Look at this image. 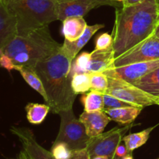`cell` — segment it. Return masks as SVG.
<instances>
[{
    "label": "cell",
    "instance_id": "1",
    "mask_svg": "<svg viewBox=\"0 0 159 159\" xmlns=\"http://www.w3.org/2000/svg\"><path fill=\"white\" fill-rule=\"evenodd\" d=\"M158 23V0L116 8L112 34L115 59L155 34Z\"/></svg>",
    "mask_w": 159,
    "mask_h": 159
},
{
    "label": "cell",
    "instance_id": "2",
    "mask_svg": "<svg viewBox=\"0 0 159 159\" xmlns=\"http://www.w3.org/2000/svg\"><path fill=\"white\" fill-rule=\"evenodd\" d=\"M72 61L61 48L54 55L33 67L43 82L48 96L46 102L53 113L59 114L73 109L77 94L71 87L70 72Z\"/></svg>",
    "mask_w": 159,
    "mask_h": 159
},
{
    "label": "cell",
    "instance_id": "3",
    "mask_svg": "<svg viewBox=\"0 0 159 159\" xmlns=\"http://www.w3.org/2000/svg\"><path fill=\"white\" fill-rule=\"evenodd\" d=\"M61 45L54 40L48 26L20 32L2 51L17 66L33 67L59 51Z\"/></svg>",
    "mask_w": 159,
    "mask_h": 159
},
{
    "label": "cell",
    "instance_id": "4",
    "mask_svg": "<svg viewBox=\"0 0 159 159\" xmlns=\"http://www.w3.org/2000/svg\"><path fill=\"white\" fill-rule=\"evenodd\" d=\"M18 20L19 33L57 20V0H0Z\"/></svg>",
    "mask_w": 159,
    "mask_h": 159
},
{
    "label": "cell",
    "instance_id": "5",
    "mask_svg": "<svg viewBox=\"0 0 159 159\" xmlns=\"http://www.w3.org/2000/svg\"><path fill=\"white\" fill-rule=\"evenodd\" d=\"M59 116L60 130L55 141L66 143L71 150L86 148L91 138L87 135L84 124L75 117L73 109L61 112Z\"/></svg>",
    "mask_w": 159,
    "mask_h": 159
},
{
    "label": "cell",
    "instance_id": "6",
    "mask_svg": "<svg viewBox=\"0 0 159 159\" xmlns=\"http://www.w3.org/2000/svg\"><path fill=\"white\" fill-rule=\"evenodd\" d=\"M107 94L115 96L134 107L159 106V99L141 89L134 84L119 78L109 77Z\"/></svg>",
    "mask_w": 159,
    "mask_h": 159
},
{
    "label": "cell",
    "instance_id": "7",
    "mask_svg": "<svg viewBox=\"0 0 159 159\" xmlns=\"http://www.w3.org/2000/svg\"><path fill=\"white\" fill-rule=\"evenodd\" d=\"M131 127V125H126L124 127H114L112 130L102 133L96 137L91 138L87 144L86 149L91 158L99 155H105L113 159L115 152L125 134Z\"/></svg>",
    "mask_w": 159,
    "mask_h": 159
},
{
    "label": "cell",
    "instance_id": "8",
    "mask_svg": "<svg viewBox=\"0 0 159 159\" xmlns=\"http://www.w3.org/2000/svg\"><path fill=\"white\" fill-rule=\"evenodd\" d=\"M159 60V37L155 34L115 59L114 67Z\"/></svg>",
    "mask_w": 159,
    "mask_h": 159
},
{
    "label": "cell",
    "instance_id": "9",
    "mask_svg": "<svg viewBox=\"0 0 159 159\" xmlns=\"http://www.w3.org/2000/svg\"><path fill=\"white\" fill-rule=\"evenodd\" d=\"M102 6L120 8V5L114 0H57V20L63 22L68 17H83L92 9Z\"/></svg>",
    "mask_w": 159,
    "mask_h": 159
},
{
    "label": "cell",
    "instance_id": "10",
    "mask_svg": "<svg viewBox=\"0 0 159 159\" xmlns=\"http://www.w3.org/2000/svg\"><path fill=\"white\" fill-rule=\"evenodd\" d=\"M159 68V60L138 62L124 66L113 68L104 71L108 77L119 78L127 82H134Z\"/></svg>",
    "mask_w": 159,
    "mask_h": 159
},
{
    "label": "cell",
    "instance_id": "11",
    "mask_svg": "<svg viewBox=\"0 0 159 159\" xmlns=\"http://www.w3.org/2000/svg\"><path fill=\"white\" fill-rule=\"evenodd\" d=\"M10 131L17 137L23 146V150L31 159H56L51 152L38 144L34 133L29 128L12 126Z\"/></svg>",
    "mask_w": 159,
    "mask_h": 159
},
{
    "label": "cell",
    "instance_id": "12",
    "mask_svg": "<svg viewBox=\"0 0 159 159\" xmlns=\"http://www.w3.org/2000/svg\"><path fill=\"white\" fill-rule=\"evenodd\" d=\"M18 34L17 18L0 2V50H3L8 46Z\"/></svg>",
    "mask_w": 159,
    "mask_h": 159
},
{
    "label": "cell",
    "instance_id": "13",
    "mask_svg": "<svg viewBox=\"0 0 159 159\" xmlns=\"http://www.w3.org/2000/svg\"><path fill=\"white\" fill-rule=\"evenodd\" d=\"M79 120L85 126L87 135L89 138H93L103 133L104 129L110 122L111 118L104 110L84 111L79 116Z\"/></svg>",
    "mask_w": 159,
    "mask_h": 159
},
{
    "label": "cell",
    "instance_id": "14",
    "mask_svg": "<svg viewBox=\"0 0 159 159\" xmlns=\"http://www.w3.org/2000/svg\"><path fill=\"white\" fill-rule=\"evenodd\" d=\"M115 56L113 45L107 49L94 50L87 68V73L104 72L114 67Z\"/></svg>",
    "mask_w": 159,
    "mask_h": 159
},
{
    "label": "cell",
    "instance_id": "15",
    "mask_svg": "<svg viewBox=\"0 0 159 159\" xmlns=\"http://www.w3.org/2000/svg\"><path fill=\"white\" fill-rule=\"evenodd\" d=\"M103 24H94L92 26H87L85 33L82 34L80 38L78 39L75 41H69L65 39L63 44L61 46V49L67 57H69L71 60L74 61L76 56L79 54V51L83 48V47L89 42L91 37L97 32L99 30L104 27Z\"/></svg>",
    "mask_w": 159,
    "mask_h": 159
},
{
    "label": "cell",
    "instance_id": "16",
    "mask_svg": "<svg viewBox=\"0 0 159 159\" xmlns=\"http://www.w3.org/2000/svg\"><path fill=\"white\" fill-rule=\"evenodd\" d=\"M144 107L128 106V107H120L116 109H109L104 111L107 113L112 120L119 123L122 125H130L133 124L143 110Z\"/></svg>",
    "mask_w": 159,
    "mask_h": 159
},
{
    "label": "cell",
    "instance_id": "17",
    "mask_svg": "<svg viewBox=\"0 0 159 159\" xmlns=\"http://www.w3.org/2000/svg\"><path fill=\"white\" fill-rule=\"evenodd\" d=\"M62 23V32L65 40L71 42L80 38L88 26L82 16L68 17Z\"/></svg>",
    "mask_w": 159,
    "mask_h": 159
},
{
    "label": "cell",
    "instance_id": "18",
    "mask_svg": "<svg viewBox=\"0 0 159 159\" xmlns=\"http://www.w3.org/2000/svg\"><path fill=\"white\" fill-rule=\"evenodd\" d=\"M15 70H16L20 73L25 82L31 88L34 89L36 92H37L43 98L45 102L48 101V96H47L43 82H42L40 76L37 74L34 68L28 66H17V65H16Z\"/></svg>",
    "mask_w": 159,
    "mask_h": 159
},
{
    "label": "cell",
    "instance_id": "19",
    "mask_svg": "<svg viewBox=\"0 0 159 159\" xmlns=\"http://www.w3.org/2000/svg\"><path fill=\"white\" fill-rule=\"evenodd\" d=\"M133 84L159 99V68L138 79Z\"/></svg>",
    "mask_w": 159,
    "mask_h": 159
},
{
    "label": "cell",
    "instance_id": "20",
    "mask_svg": "<svg viewBox=\"0 0 159 159\" xmlns=\"http://www.w3.org/2000/svg\"><path fill=\"white\" fill-rule=\"evenodd\" d=\"M104 93L96 90H90L89 93H84L81 98L84 106V111L94 112L104 110Z\"/></svg>",
    "mask_w": 159,
    "mask_h": 159
},
{
    "label": "cell",
    "instance_id": "21",
    "mask_svg": "<svg viewBox=\"0 0 159 159\" xmlns=\"http://www.w3.org/2000/svg\"><path fill=\"white\" fill-rule=\"evenodd\" d=\"M26 118L32 124H40L46 118L51 108L48 104H40L30 102L25 107Z\"/></svg>",
    "mask_w": 159,
    "mask_h": 159
},
{
    "label": "cell",
    "instance_id": "22",
    "mask_svg": "<svg viewBox=\"0 0 159 159\" xmlns=\"http://www.w3.org/2000/svg\"><path fill=\"white\" fill-rule=\"evenodd\" d=\"M155 127H149L142 131L132 133L127 136H124L123 138V141L126 144L129 152H132L135 149L144 145L149 139L151 133Z\"/></svg>",
    "mask_w": 159,
    "mask_h": 159
},
{
    "label": "cell",
    "instance_id": "23",
    "mask_svg": "<svg viewBox=\"0 0 159 159\" xmlns=\"http://www.w3.org/2000/svg\"><path fill=\"white\" fill-rule=\"evenodd\" d=\"M71 87L75 94H84L91 90L90 73H79L71 77Z\"/></svg>",
    "mask_w": 159,
    "mask_h": 159
},
{
    "label": "cell",
    "instance_id": "24",
    "mask_svg": "<svg viewBox=\"0 0 159 159\" xmlns=\"http://www.w3.org/2000/svg\"><path fill=\"white\" fill-rule=\"evenodd\" d=\"M91 59V53L82 52L75 57V61H72L71 68V77L75 74L79 73H87V68Z\"/></svg>",
    "mask_w": 159,
    "mask_h": 159
},
{
    "label": "cell",
    "instance_id": "25",
    "mask_svg": "<svg viewBox=\"0 0 159 159\" xmlns=\"http://www.w3.org/2000/svg\"><path fill=\"white\" fill-rule=\"evenodd\" d=\"M91 79V90L107 93L109 86V77L104 72L90 73Z\"/></svg>",
    "mask_w": 159,
    "mask_h": 159
},
{
    "label": "cell",
    "instance_id": "26",
    "mask_svg": "<svg viewBox=\"0 0 159 159\" xmlns=\"http://www.w3.org/2000/svg\"><path fill=\"white\" fill-rule=\"evenodd\" d=\"M51 152L56 159H69L71 156L72 150L66 143L54 141Z\"/></svg>",
    "mask_w": 159,
    "mask_h": 159
},
{
    "label": "cell",
    "instance_id": "27",
    "mask_svg": "<svg viewBox=\"0 0 159 159\" xmlns=\"http://www.w3.org/2000/svg\"><path fill=\"white\" fill-rule=\"evenodd\" d=\"M103 100H104V110H109V109H116L120 108V107H128V106H132L129 104L128 102H126L115 96L109 95L107 93H104L103 95Z\"/></svg>",
    "mask_w": 159,
    "mask_h": 159
},
{
    "label": "cell",
    "instance_id": "28",
    "mask_svg": "<svg viewBox=\"0 0 159 159\" xmlns=\"http://www.w3.org/2000/svg\"><path fill=\"white\" fill-rule=\"evenodd\" d=\"M113 45V37L108 33H103L99 35L96 40L95 50L107 49Z\"/></svg>",
    "mask_w": 159,
    "mask_h": 159
},
{
    "label": "cell",
    "instance_id": "29",
    "mask_svg": "<svg viewBox=\"0 0 159 159\" xmlns=\"http://www.w3.org/2000/svg\"><path fill=\"white\" fill-rule=\"evenodd\" d=\"M0 65L2 68H6L9 71L15 70L16 68V65L12 61V58L5 54L2 51H0Z\"/></svg>",
    "mask_w": 159,
    "mask_h": 159
},
{
    "label": "cell",
    "instance_id": "30",
    "mask_svg": "<svg viewBox=\"0 0 159 159\" xmlns=\"http://www.w3.org/2000/svg\"><path fill=\"white\" fill-rule=\"evenodd\" d=\"M69 159H91L89 153L86 148L72 150L71 156Z\"/></svg>",
    "mask_w": 159,
    "mask_h": 159
},
{
    "label": "cell",
    "instance_id": "31",
    "mask_svg": "<svg viewBox=\"0 0 159 159\" xmlns=\"http://www.w3.org/2000/svg\"><path fill=\"white\" fill-rule=\"evenodd\" d=\"M130 153V152H129L125 144H120L119 145H118V147L116 148V152H115V155L119 157V158H123V157L126 156V155H127Z\"/></svg>",
    "mask_w": 159,
    "mask_h": 159
},
{
    "label": "cell",
    "instance_id": "32",
    "mask_svg": "<svg viewBox=\"0 0 159 159\" xmlns=\"http://www.w3.org/2000/svg\"><path fill=\"white\" fill-rule=\"evenodd\" d=\"M144 0H124L123 2V6H133V5L139 4V3L142 2Z\"/></svg>",
    "mask_w": 159,
    "mask_h": 159
},
{
    "label": "cell",
    "instance_id": "33",
    "mask_svg": "<svg viewBox=\"0 0 159 159\" xmlns=\"http://www.w3.org/2000/svg\"><path fill=\"white\" fill-rule=\"evenodd\" d=\"M19 159H31V158H30V157L28 156L27 154L23 150L20 152V155H19Z\"/></svg>",
    "mask_w": 159,
    "mask_h": 159
},
{
    "label": "cell",
    "instance_id": "34",
    "mask_svg": "<svg viewBox=\"0 0 159 159\" xmlns=\"http://www.w3.org/2000/svg\"><path fill=\"white\" fill-rule=\"evenodd\" d=\"M91 159H111L109 158L108 156H105V155H99V156H95L91 158Z\"/></svg>",
    "mask_w": 159,
    "mask_h": 159
},
{
    "label": "cell",
    "instance_id": "35",
    "mask_svg": "<svg viewBox=\"0 0 159 159\" xmlns=\"http://www.w3.org/2000/svg\"><path fill=\"white\" fill-rule=\"evenodd\" d=\"M131 153H132V152H130V154H128V155H126V156L123 157V158H119V159H134Z\"/></svg>",
    "mask_w": 159,
    "mask_h": 159
},
{
    "label": "cell",
    "instance_id": "36",
    "mask_svg": "<svg viewBox=\"0 0 159 159\" xmlns=\"http://www.w3.org/2000/svg\"><path fill=\"white\" fill-rule=\"evenodd\" d=\"M155 34H156V35H157V36H158V37H159V23H158V26H157V29H156V30H155Z\"/></svg>",
    "mask_w": 159,
    "mask_h": 159
},
{
    "label": "cell",
    "instance_id": "37",
    "mask_svg": "<svg viewBox=\"0 0 159 159\" xmlns=\"http://www.w3.org/2000/svg\"><path fill=\"white\" fill-rule=\"evenodd\" d=\"M113 159H119V157H117V156H116V155H115L114 158H113Z\"/></svg>",
    "mask_w": 159,
    "mask_h": 159
},
{
    "label": "cell",
    "instance_id": "38",
    "mask_svg": "<svg viewBox=\"0 0 159 159\" xmlns=\"http://www.w3.org/2000/svg\"><path fill=\"white\" fill-rule=\"evenodd\" d=\"M117 2H123L124 1V0H116Z\"/></svg>",
    "mask_w": 159,
    "mask_h": 159
},
{
    "label": "cell",
    "instance_id": "39",
    "mask_svg": "<svg viewBox=\"0 0 159 159\" xmlns=\"http://www.w3.org/2000/svg\"><path fill=\"white\" fill-rule=\"evenodd\" d=\"M114 1H116V0H114Z\"/></svg>",
    "mask_w": 159,
    "mask_h": 159
},
{
    "label": "cell",
    "instance_id": "40",
    "mask_svg": "<svg viewBox=\"0 0 159 159\" xmlns=\"http://www.w3.org/2000/svg\"><path fill=\"white\" fill-rule=\"evenodd\" d=\"M158 159H159V158H158Z\"/></svg>",
    "mask_w": 159,
    "mask_h": 159
}]
</instances>
